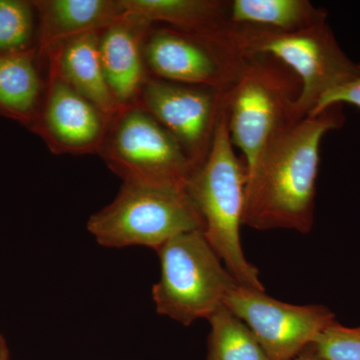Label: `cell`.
I'll return each instance as SVG.
<instances>
[{
    "instance_id": "cell-1",
    "label": "cell",
    "mask_w": 360,
    "mask_h": 360,
    "mask_svg": "<svg viewBox=\"0 0 360 360\" xmlns=\"http://www.w3.org/2000/svg\"><path fill=\"white\" fill-rule=\"evenodd\" d=\"M345 122L342 104H335L298 120L270 144L246 172L243 224L257 231H311L321 141Z\"/></svg>"
},
{
    "instance_id": "cell-2",
    "label": "cell",
    "mask_w": 360,
    "mask_h": 360,
    "mask_svg": "<svg viewBox=\"0 0 360 360\" xmlns=\"http://www.w3.org/2000/svg\"><path fill=\"white\" fill-rule=\"evenodd\" d=\"M233 148L225 105L207 158L191 175L187 191L202 219L206 240L231 276L241 285L265 291L259 271L241 245L246 167Z\"/></svg>"
},
{
    "instance_id": "cell-3",
    "label": "cell",
    "mask_w": 360,
    "mask_h": 360,
    "mask_svg": "<svg viewBox=\"0 0 360 360\" xmlns=\"http://www.w3.org/2000/svg\"><path fill=\"white\" fill-rule=\"evenodd\" d=\"M300 82L283 63L269 56L248 59L227 94V127L232 144L243 151L246 172L277 137L298 122Z\"/></svg>"
},
{
    "instance_id": "cell-4",
    "label": "cell",
    "mask_w": 360,
    "mask_h": 360,
    "mask_svg": "<svg viewBox=\"0 0 360 360\" xmlns=\"http://www.w3.org/2000/svg\"><path fill=\"white\" fill-rule=\"evenodd\" d=\"M87 229L106 248L158 250L179 234L203 231L205 224L187 187L123 182L115 200L90 217Z\"/></svg>"
},
{
    "instance_id": "cell-5",
    "label": "cell",
    "mask_w": 360,
    "mask_h": 360,
    "mask_svg": "<svg viewBox=\"0 0 360 360\" xmlns=\"http://www.w3.org/2000/svg\"><path fill=\"white\" fill-rule=\"evenodd\" d=\"M234 37L248 58L271 56L297 77L298 120L309 115L326 94L349 84L359 73V63L341 49L328 21L290 33L236 25Z\"/></svg>"
},
{
    "instance_id": "cell-6",
    "label": "cell",
    "mask_w": 360,
    "mask_h": 360,
    "mask_svg": "<svg viewBox=\"0 0 360 360\" xmlns=\"http://www.w3.org/2000/svg\"><path fill=\"white\" fill-rule=\"evenodd\" d=\"M156 251L161 269L153 288L156 310L184 326L210 319L238 283L202 231L179 234Z\"/></svg>"
},
{
    "instance_id": "cell-7",
    "label": "cell",
    "mask_w": 360,
    "mask_h": 360,
    "mask_svg": "<svg viewBox=\"0 0 360 360\" xmlns=\"http://www.w3.org/2000/svg\"><path fill=\"white\" fill-rule=\"evenodd\" d=\"M98 155L123 182L187 187L195 172L179 142L139 104L110 118Z\"/></svg>"
},
{
    "instance_id": "cell-8",
    "label": "cell",
    "mask_w": 360,
    "mask_h": 360,
    "mask_svg": "<svg viewBox=\"0 0 360 360\" xmlns=\"http://www.w3.org/2000/svg\"><path fill=\"white\" fill-rule=\"evenodd\" d=\"M187 32L169 26L151 28L143 47L148 70L158 79L229 91L248 65L234 37Z\"/></svg>"
},
{
    "instance_id": "cell-9",
    "label": "cell",
    "mask_w": 360,
    "mask_h": 360,
    "mask_svg": "<svg viewBox=\"0 0 360 360\" xmlns=\"http://www.w3.org/2000/svg\"><path fill=\"white\" fill-rule=\"evenodd\" d=\"M224 305L245 322L269 360H295L336 321L323 305L290 304L239 283L226 293Z\"/></svg>"
},
{
    "instance_id": "cell-10",
    "label": "cell",
    "mask_w": 360,
    "mask_h": 360,
    "mask_svg": "<svg viewBox=\"0 0 360 360\" xmlns=\"http://www.w3.org/2000/svg\"><path fill=\"white\" fill-rule=\"evenodd\" d=\"M229 92L149 77L136 104L174 137L196 170L212 148Z\"/></svg>"
},
{
    "instance_id": "cell-11",
    "label": "cell",
    "mask_w": 360,
    "mask_h": 360,
    "mask_svg": "<svg viewBox=\"0 0 360 360\" xmlns=\"http://www.w3.org/2000/svg\"><path fill=\"white\" fill-rule=\"evenodd\" d=\"M59 75L49 60V80L39 115L30 129L56 155L98 153L110 118Z\"/></svg>"
},
{
    "instance_id": "cell-12",
    "label": "cell",
    "mask_w": 360,
    "mask_h": 360,
    "mask_svg": "<svg viewBox=\"0 0 360 360\" xmlns=\"http://www.w3.org/2000/svg\"><path fill=\"white\" fill-rule=\"evenodd\" d=\"M153 25L124 13L101 33L99 51L104 75L120 108L134 105L148 79L143 47Z\"/></svg>"
},
{
    "instance_id": "cell-13",
    "label": "cell",
    "mask_w": 360,
    "mask_h": 360,
    "mask_svg": "<svg viewBox=\"0 0 360 360\" xmlns=\"http://www.w3.org/2000/svg\"><path fill=\"white\" fill-rule=\"evenodd\" d=\"M39 18L37 56L90 32H103L124 13L122 0H37Z\"/></svg>"
},
{
    "instance_id": "cell-14",
    "label": "cell",
    "mask_w": 360,
    "mask_h": 360,
    "mask_svg": "<svg viewBox=\"0 0 360 360\" xmlns=\"http://www.w3.org/2000/svg\"><path fill=\"white\" fill-rule=\"evenodd\" d=\"M101 32L79 35L49 49L44 58L54 63L59 75L75 91L104 115L113 116L122 110L115 103L101 63Z\"/></svg>"
},
{
    "instance_id": "cell-15",
    "label": "cell",
    "mask_w": 360,
    "mask_h": 360,
    "mask_svg": "<svg viewBox=\"0 0 360 360\" xmlns=\"http://www.w3.org/2000/svg\"><path fill=\"white\" fill-rule=\"evenodd\" d=\"M124 13L134 14L151 25L198 34H227L233 28L231 1L224 0H122Z\"/></svg>"
},
{
    "instance_id": "cell-16",
    "label": "cell",
    "mask_w": 360,
    "mask_h": 360,
    "mask_svg": "<svg viewBox=\"0 0 360 360\" xmlns=\"http://www.w3.org/2000/svg\"><path fill=\"white\" fill-rule=\"evenodd\" d=\"M37 59V46L0 54V116L28 129L39 115L45 91Z\"/></svg>"
},
{
    "instance_id": "cell-17",
    "label": "cell",
    "mask_w": 360,
    "mask_h": 360,
    "mask_svg": "<svg viewBox=\"0 0 360 360\" xmlns=\"http://www.w3.org/2000/svg\"><path fill=\"white\" fill-rule=\"evenodd\" d=\"M326 9L309 0H233L231 21L277 32H297L328 21Z\"/></svg>"
},
{
    "instance_id": "cell-18",
    "label": "cell",
    "mask_w": 360,
    "mask_h": 360,
    "mask_svg": "<svg viewBox=\"0 0 360 360\" xmlns=\"http://www.w3.org/2000/svg\"><path fill=\"white\" fill-rule=\"evenodd\" d=\"M208 321L212 330L206 360H269L245 322L225 305Z\"/></svg>"
},
{
    "instance_id": "cell-19",
    "label": "cell",
    "mask_w": 360,
    "mask_h": 360,
    "mask_svg": "<svg viewBox=\"0 0 360 360\" xmlns=\"http://www.w3.org/2000/svg\"><path fill=\"white\" fill-rule=\"evenodd\" d=\"M35 8L32 1L0 0V54L32 49Z\"/></svg>"
},
{
    "instance_id": "cell-20",
    "label": "cell",
    "mask_w": 360,
    "mask_h": 360,
    "mask_svg": "<svg viewBox=\"0 0 360 360\" xmlns=\"http://www.w3.org/2000/svg\"><path fill=\"white\" fill-rule=\"evenodd\" d=\"M319 360H360V326L347 328L336 321L311 345Z\"/></svg>"
},
{
    "instance_id": "cell-21",
    "label": "cell",
    "mask_w": 360,
    "mask_h": 360,
    "mask_svg": "<svg viewBox=\"0 0 360 360\" xmlns=\"http://www.w3.org/2000/svg\"><path fill=\"white\" fill-rule=\"evenodd\" d=\"M359 70V75L352 82L326 94L309 115H316L324 108L335 104H349L360 110V63Z\"/></svg>"
},
{
    "instance_id": "cell-22",
    "label": "cell",
    "mask_w": 360,
    "mask_h": 360,
    "mask_svg": "<svg viewBox=\"0 0 360 360\" xmlns=\"http://www.w3.org/2000/svg\"><path fill=\"white\" fill-rule=\"evenodd\" d=\"M295 360H319L317 355L315 354L314 350L312 349L311 345H309L302 354L298 355Z\"/></svg>"
},
{
    "instance_id": "cell-23",
    "label": "cell",
    "mask_w": 360,
    "mask_h": 360,
    "mask_svg": "<svg viewBox=\"0 0 360 360\" xmlns=\"http://www.w3.org/2000/svg\"><path fill=\"white\" fill-rule=\"evenodd\" d=\"M0 360H9V349L4 335L0 333Z\"/></svg>"
}]
</instances>
